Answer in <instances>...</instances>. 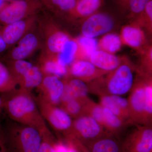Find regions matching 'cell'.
I'll return each mask as SVG.
<instances>
[{
	"label": "cell",
	"mask_w": 152,
	"mask_h": 152,
	"mask_svg": "<svg viewBox=\"0 0 152 152\" xmlns=\"http://www.w3.org/2000/svg\"><path fill=\"white\" fill-rule=\"evenodd\" d=\"M114 26L113 20L108 15L104 13L93 14L82 25V36L95 38L110 32Z\"/></svg>",
	"instance_id": "cell-11"
},
{
	"label": "cell",
	"mask_w": 152,
	"mask_h": 152,
	"mask_svg": "<svg viewBox=\"0 0 152 152\" xmlns=\"http://www.w3.org/2000/svg\"><path fill=\"white\" fill-rule=\"evenodd\" d=\"M104 113L103 127L111 134H118L123 130L127 124L110 111L108 109L103 107Z\"/></svg>",
	"instance_id": "cell-23"
},
{
	"label": "cell",
	"mask_w": 152,
	"mask_h": 152,
	"mask_svg": "<svg viewBox=\"0 0 152 152\" xmlns=\"http://www.w3.org/2000/svg\"><path fill=\"white\" fill-rule=\"evenodd\" d=\"M3 112H4V109H3V101L1 95H0V118H1V115Z\"/></svg>",
	"instance_id": "cell-36"
},
{
	"label": "cell",
	"mask_w": 152,
	"mask_h": 152,
	"mask_svg": "<svg viewBox=\"0 0 152 152\" xmlns=\"http://www.w3.org/2000/svg\"><path fill=\"white\" fill-rule=\"evenodd\" d=\"M88 98L87 96L83 99L71 98L61 102L59 107L74 119L85 115V104Z\"/></svg>",
	"instance_id": "cell-21"
},
{
	"label": "cell",
	"mask_w": 152,
	"mask_h": 152,
	"mask_svg": "<svg viewBox=\"0 0 152 152\" xmlns=\"http://www.w3.org/2000/svg\"><path fill=\"white\" fill-rule=\"evenodd\" d=\"M67 140L68 143V145H67V152H79L77 147L75 146L72 142L69 140Z\"/></svg>",
	"instance_id": "cell-34"
},
{
	"label": "cell",
	"mask_w": 152,
	"mask_h": 152,
	"mask_svg": "<svg viewBox=\"0 0 152 152\" xmlns=\"http://www.w3.org/2000/svg\"><path fill=\"white\" fill-rule=\"evenodd\" d=\"M108 133H110L91 117L83 115L73 119L70 132L66 138L94 140Z\"/></svg>",
	"instance_id": "cell-8"
},
{
	"label": "cell",
	"mask_w": 152,
	"mask_h": 152,
	"mask_svg": "<svg viewBox=\"0 0 152 152\" xmlns=\"http://www.w3.org/2000/svg\"><path fill=\"white\" fill-rule=\"evenodd\" d=\"M101 3V0H80L72 11L79 16H91L99 8Z\"/></svg>",
	"instance_id": "cell-26"
},
{
	"label": "cell",
	"mask_w": 152,
	"mask_h": 152,
	"mask_svg": "<svg viewBox=\"0 0 152 152\" xmlns=\"http://www.w3.org/2000/svg\"><path fill=\"white\" fill-rule=\"evenodd\" d=\"M38 21L37 16L36 15L2 26L0 30V35L9 48L16 45L26 35L33 31Z\"/></svg>",
	"instance_id": "cell-9"
},
{
	"label": "cell",
	"mask_w": 152,
	"mask_h": 152,
	"mask_svg": "<svg viewBox=\"0 0 152 152\" xmlns=\"http://www.w3.org/2000/svg\"><path fill=\"white\" fill-rule=\"evenodd\" d=\"M37 1H39L41 3H42L43 2L45 1L46 0H37Z\"/></svg>",
	"instance_id": "cell-38"
},
{
	"label": "cell",
	"mask_w": 152,
	"mask_h": 152,
	"mask_svg": "<svg viewBox=\"0 0 152 152\" xmlns=\"http://www.w3.org/2000/svg\"><path fill=\"white\" fill-rule=\"evenodd\" d=\"M76 0H46L42 4L46 6L48 8H56L64 12H72L77 5Z\"/></svg>",
	"instance_id": "cell-29"
},
{
	"label": "cell",
	"mask_w": 152,
	"mask_h": 152,
	"mask_svg": "<svg viewBox=\"0 0 152 152\" xmlns=\"http://www.w3.org/2000/svg\"><path fill=\"white\" fill-rule=\"evenodd\" d=\"M127 99L131 125H152V75L138 73Z\"/></svg>",
	"instance_id": "cell-2"
},
{
	"label": "cell",
	"mask_w": 152,
	"mask_h": 152,
	"mask_svg": "<svg viewBox=\"0 0 152 152\" xmlns=\"http://www.w3.org/2000/svg\"><path fill=\"white\" fill-rule=\"evenodd\" d=\"M0 152H8L6 146L2 125L0 122Z\"/></svg>",
	"instance_id": "cell-32"
},
{
	"label": "cell",
	"mask_w": 152,
	"mask_h": 152,
	"mask_svg": "<svg viewBox=\"0 0 152 152\" xmlns=\"http://www.w3.org/2000/svg\"><path fill=\"white\" fill-rule=\"evenodd\" d=\"M77 49L75 39L71 37L57 55V58L60 64L66 67L69 66L75 60Z\"/></svg>",
	"instance_id": "cell-22"
},
{
	"label": "cell",
	"mask_w": 152,
	"mask_h": 152,
	"mask_svg": "<svg viewBox=\"0 0 152 152\" xmlns=\"http://www.w3.org/2000/svg\"><path fill=\"white\" fill-rule=\"evenodd\" d=\"M2 26H1V25H0V30H1V28Z\"/></svg>",
	"instance_id": "cell-39"
},
{
	"label": "cell",
	"mask_w": 152,
	"mask_h": 152,
	"mask_svg": "<svg viewBox=\"0 0 152 152\" xmlns=\"http://www.w3.org/2000/svg\"><path fill=\"white\" fill-rule=\"evenodd\" d=\"M39 23L44 40L43 49L57 56L71 37L48 18L41 20Z\"/></svg>",
	"instance_id": "cell-7"
},
{
	"label": "cell",
	"mask_w": 152,
	"mask_h": 152,
	"mask_svg": "<svg viewBox=\"0 0 152 152\" xmlns=\"http://www.w3.org/2000/svg\"><path fill=\"white\" fill-rule=\"evenodd\" d=\"M3 109L9 119L34 128L42 134L50 131L31 92L21 88L1 94Z\"/></svg>",
	"instance_id": "cell-1"
},
{
	"label": "cell",
	"mask_w": 152,
	"mask_h": 152,
	"mask_svg": "<svg viewBox=\"0 0 152 152\" xmlns=\"http://www.w3.org/2000/svg\"><path fill=\"white\" fill-rule=\"evenodd\" d=\"M18 88L8 68L0 61V94L9 92Z\"/></svg>",
	"instance_id": "cell-25"
},
{
	"label": "cell",
	"mask_w": 152,
	"mask_h": 152,
	"mask_svg": "<svg viewBox=\"0 0 152 152\" xmlns=\"http://www.w3.org/2000/svg\"><path fill=\"white\" fill-rule=\"evenodd\" d=\"M64 87L63 79L56 76L44 75L40 84L37 88L39 92L37 96L49 103L59 106Z\"/></svg>",
	"instance_id": "cell-10"
},
{
	"label": "cell",
	"mask_w": 152,
	"mask_h": 152,
	"mask_svg": "<svg viewBox=\"0 0 152 152\" xmlns=\"http://www.w3.org/2000/svg\"><path fill=\"white\" fill-rule=\"evenodd\" d=\"M122 44L120 36L108 33L104 35L98 42V47L101 50L114 54L119 50Z\"/></svg>",
	"instance_id": "cell-24"
},
{
	"label": "cell",
	"mask_w": 152,
	"mask_h": 152,
	"mask_svg": "<svg viewBox=\"0 0 152 152\" xmlns=\"http://www.w3.org/2000/svg\"><path fill=\"white\" fill-rule=\"evenodd\" d=\"M37 66L44 75H51L60 78H66L68 76V68L60 64L56 55L53 54L43 49Z\"/></svg>",
	"instance_id": "cell-16"
},
{
	"label": "cell",
	"mask_w": 152,
	"mask_h": 152,
	"mask_svg": "<svg viewBox=\"0 0 152 152\" xmlns=\"http://www.w3.org/2000/svg\"><path fill=\"white\" fill-rule=\"evenodd\" d=\"M7 2H10L13 1H18V0H5Z\"/></svg>",
	"instance_id": "cell-37"
},
{
	"label": "cell",
	"mask_w": 152,
	"mask_h": 152,
	"mask_svg": "<svg viewBox=\"0 0 152 152\" xmlns=\"http://www.w3.org/2000/svg\"><path fill=\"white\" fill-rule=\"evenodd\" d=\"M131 10L133 12L139 13L145 10L148 3L151 0H129Z\"/></svg>",
	"instance_id": "cell-31"
},
{
	"label": "cell",
	"mask_w": 152,
	"mask_h": 152,
	"mask_svg": "<svg viewBox=\"0 0 152 152\" xmlns=\"http://www.w3.org/2000/svg\"><path fill=\"white\" fill-rule=\"evenodd\" d=\"M126 148L128 152H152V125H137L129 136Z\"/></svg>",
	"instance_id": "cell-12"
},
{
	"label": "cell",
	"mask_w": 152,
	"mask_h": 152,
	"mask_svg": "<svg viewBox=\"0 0 152 152\" xmlns=\"http://www.w3.org/2000/svg\"><path fill=\"white\" fill-rule=\"evenodd\" d=\"M34 97L39 110L46 122L48 123L56 132L62 134L65 137H67L72 129V119L59 106L49 103L37 96Z\"/></svg>",
	"instance_id": "cell-5"
},
{
	"label": "cell",
	"mask_w": 152,
	"mask_h": 152,
	"mask_svg": "<svg viewBox=\"0 0 152 152\" xmlns=\"http://www.w3.org/2000/svg\"><path fill=\"white\" fill-rule=\"evenodd\" d=\"M88 60L97 68L107 72L116 69L122 61V60L115 55L100 50L93 53Z\"/></svg>",
	"instance_id": "cell-18"
},
{
	"label": "cell",
	"mask_w": 152,
	"mask_h": 152,
	"mask_svg": "<svg viewBox=\"0 0 152 152\" xmlns=\"http://www.w3.org/2000/svg\"><path fill=\"white\" fill-rule=\"evenodd\" d=\"M34 65L32 63L25 60H8L6 65L18 87L29 73Z\"/></svg>",
	"instance_id": "cell-19"
},
{
	"label": "cell",
	"mask_w": 152,
	"mask_h": 152,
	"mask_svg": "<svg viewBox=\"0 0 152 152\" xmlns=\"http://www.w3.org/2000/svg\"><path fill=\"white\" fill-rule=\"evenodd\" d=\"M99 97V104L109 110L121 119L131 125L130 113L128 99L119 96H103Z\"/></svg>",
	"instance_id": "cell-15"
},
{
	"label": "cell",
	"mask_w": 152,
	"mask_h": 152,
	"mask_svg": "<svg viewBox=\"0 0 152 152\" xmlns=\"http://www.w3.org/2000/svg\"><path fill=\"white\" fill-rule=\"evenodd\" d=\"M16 44V46L14 47L9 53V60H25L27 58L37 50L40 45V41L39 37L32 31Z\"/></svg>",
	"instance_id": "cell-14"
},
{
	"label": "cell",
	"mask_w": 152,
	"mask_h": 152,
	"mask_svg": "<svg viewBox=\"0 0 152 152\" xmlns=\"http://www.w3.org/2000/svg\"><path fill=\"white\" fill-rule=\"evenodd\" d=\"M42 142L39 152H57L56 148V142L50 131L42 133Z\"/></svg>",
	"instance_id": "cell-30"
},
{
	"label": "cell",
	"mask_w": 152,
	"mask_h": 152,
	"mask_svg": "<svg viewBox=\"0 0 152 152\" xmlns=\"http://www.w3.org/2000/svg\"><path fill=\"white\" fill-rule=\"evenodd\" d=\"M147 15L148 18L151 21L152 20V1H150L147 4L145 10Z\"/></svg>",
	"instance_id": "cell-33"
},
{
	"label": "cell",
	"mask_w": 152,
	"mask_h": 152,
	"mask_svg": "<svg viewBox=\"0 0 152 152\" xmlns=\"http://www.w3.org/2000/svg\"><path fill=\"white\" fill-rule=\"evenodd\" d=\"M121 37L123 44L136 49H140L145 41L143 31L136 23L125 26L122 28Z\"/></svg>",
	"instance_id": "cell-17"
},
{
	"label": "cell",
	"mask_w": 152,
	"mask_h": 152,
	"mask_svg": "<svg viewBox=\"0 0 152 152\" xmlns=\"http://www.w3.org/2000/svg\"><path fill=\"white\" fill-rule=\"evenodd\" d=\"M75 39L78 46L75 60H88L90 56L99 50L98 42L95 38L82 35Z\"/></svg>",
	"instance_id": "cell-20"
},
{
	"label": "cell",
	"mask_w": 152,
	"mask_h": 152,
	"mask_svg": "<svg viewBox=\"0 0 152 152\" xmlns=\"http://www.w3.org/2000/svg\"><path fill=\"white\" fill-rule=\"evenodd\" d=\"M85 115L91 117L103 127L104 113L102 107L88 98L85 107Z\"/></svg>",
	"instance_id": "cell-27"
},
{
	"label": "cell",
	"mask_w": 152,
	"mask_h": 152,
	"mask_svg": "<svg viewBox=\"0 0 152 152\" xmlns=\"http://www.w3.org/2000/svg\"><path fill=\"white\" fill-rule=\"evenodd\" d=\"M100 137L93 145L92 152H119L118 146L113 140Z\"/></svg>",
	"instance_id": "cell-28"
},
{
	"label": "cell",
	"mask_w": 152,
	"mask_h": 152,
	"mask_svg": "<svg viewBox=\"0 0 152 152\" xmlns=\"http://www.w3.org/2000/svg\"><path fill=\"white\" fill-rule=\"evenodd\" d=\"M8 48V47L7 45L4 40L2 37L0 35V53H4Z\"/></svg>",
	"instance_id": "cell-35"
},
{
	"label": "cell",
	"mask_w": 152,
	"mask_h": 152,
	"mask_svg": "<svg viewBox=\"0 0 152 152\" xmlns=\"http://www.w3.org/2000/svg\"><path fill=\"white\" fill-rule=\"evenodd\" d=\"M108 72L97 68L89 60L77 59L68 67L67 77L78 79L85 83H89Z\"/></svg>",
	"instance_id": "cell-13"
},
{
	"label": "cell",
	"mask_w": 152,
	"mask_h": 152,
	"mask_svg": "<svg viewBox=\"0 0 152 152\" xmlns=\"http://www.w3.org/2000/svg\"><path fill=\"white\" fill-rule=\"evenodd\" d=\"M133 66L127 61L122 60L118 66L87 85L88 93L103 96L126 94L134 84Z\"/></svg>",
	"instance_id": "cell-3"
},
{
	"label": "cell",
	"mask_w": 152,
	"mask_h": 152,
	"mask_svg": "<svg viewBox=\"0 0 152 152\" xmlns=\"http://www.w3.org/2000/svg\"><path fill=\"white\" fill-rule=\"evenodd\" d=\"M2 127L8 152H39L42 138L37 130L10 119Z\"/></svg>",
	"instance_id": "cell-4"
},
{
	"label": "cell",
	"mask_w": 152,
	"mask_h": 152,
	"mask_svg": "<svg viewBox=\"0 0 152 152\" xmlns=\"http://www.w3.org/2000/svg\"><path fill=\"white\" fill-rule=\"evenodd\" d=\"M42 6L37 0H18L7 3L0 10V25L10 24L37 15Z\"/></svg>",
	"instance_id": "cell-6"
}]
</instances>
